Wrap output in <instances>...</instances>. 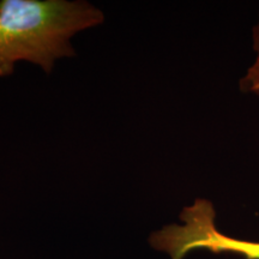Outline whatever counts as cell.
<instances>
[{"label":"cell","instance_id":"obj_3","mask_svg":"<svg viewBox=\"0 0 259 259\" xmlns=\"http://www.w3.org/2000/svg\"><path fill=\"white\" fill-rule=\"evenodd\" d=\"M240 89L245 93L259 94V60L253 59L240 79Z\"/></svg>","mask_w":259,"mask_h":259},{"label":"cell","instance_id":"obj_2","mask_svg":"<svg viewBox=\"0 0 259 259\" xmlns=\"http://www.w3.org/2000/svg\"><path fill=\"white\" fill-rule=\"evenodd\" d=\"M181 223H171L151 233L149 244L170 259H184L197 250L213 254H233L259 259V241L225 234L216 226V210L211 200L196 198L181 210Z\"/></svg>","mask_w":259,"mask_h":259},{"label":"cell","instance_id":"obj_1","mask_svg":"<svg viewBox=\"0 0 259 259\" xmlns=\"http://www.w3.org/2000/svg\"><path fill=\"white\" fill-rule=\"evenodd\" d=\"M103 21L101 10L84 0H2L0 77L21 60L51 73L56 60L76 54L71 38Z\"/></svg>","mask_w":259,"mask_h":259},{"label":"cell","instance_id":"obj_4","mask_svg":"<svg viewBox=\"0 0 259 259\" xmlns=\"http://www.w3.org/2000/svg\"><path fill=\"white\" fill-rule=\"evenodd\" d=\"M252 50L254 52V59L259 60V12L257 22L252 28Z\"/></svg>","mask_w":259,"mask_h":259}]
</instances>
